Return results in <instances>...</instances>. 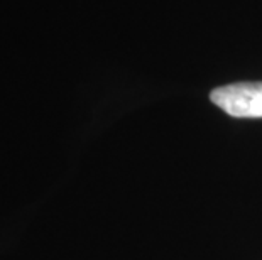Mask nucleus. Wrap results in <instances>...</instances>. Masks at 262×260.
<instances>
[{
  "label": "nucleus",
  "mask_w": 262,
  "mask_h": 260,
  "mask_svg": "<svg viewBox=\"0 0 262 260\" xmlns=\"http://www.w3.org/2000/svg\"><path fill=\"white\" fill-rule=\"evenodd\" d=\"M210 100L235 119H262V81L233 83L215 88Z\"/></svg>",
  "instance_id": "nucleus-1"
}]
</instances>
